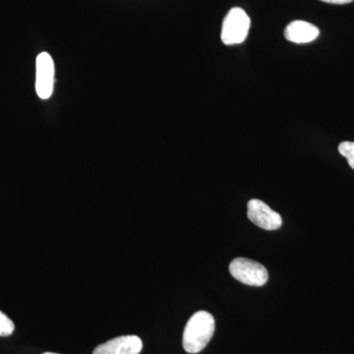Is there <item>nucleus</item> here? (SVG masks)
Here are the masks:
<instances>
[{
    "label": "nucleus",
    "mask_w": 354,
    "mask_h": 354,
    "mask_svg": "<svg viewBox=\"0 0 354 354\" xmlns=\"http://www.w3.org/2000/svg\"><path fill=\"white\" fill-rule=\"evenodd\" d=\"M339 152L348 160V165L354 169V142H342L339 144Z\"/></svg>",
    "instance_id": "1a4fd4ad"
},
{
    "label": "nucleus",
    "mask_w": 354,
    "mask_h": 354,
    "mask_svg": "<svg viewBox=\"0 0 354 354\" xmlns=\"http://www.w3.org/2000/svg\"><path fill=\"white\" fill-rule=\"evenodd\" d=\"M215 333V318L209 312H196L186 324L183 348L186 353H199L208 346Z\"/></svg>",
    "instance_id": "f257e3e1"
},
{
    "label": "nucleus",
    "mask_w": 354,
    "mask_h": 354,
    "mask_svg": "<svg viewBox=\"0 0 354 354\" xmlns=\"http://www.w3.org/2000/svg\"><path fill=\"white\" fill-rule=\"evenodd\" d=\"M143 342L137 335H122L100 344L93 354H139Z\"/></svg>",
    "instance_id": "423d86ee"
},
{
    "label": "nucleus",
    "mask_w": 354,
    "mask_h": 354,
    "mask_svg": "<svg viewBox=\"0 0 354 354\" xmlns=\"http://www.w3.org/2000/svg\"><path fill=\"white\" fill-rule=\"evenodd\" d=\"M44 354H58V353H44Z\"/></svg>",
    "instance_id": "9b49d317"
},
{
    "label": "nucleus",
    "mask_w": 354,
    "mask_h": 354,
    "mask_svg": "<svg viewBox=\"0 0 354 354\" xmlns=\"http://www.w3.org/2000/svg\"><path fill=\"white\" fill-rule=\"evenodd\" d=\"M321 1L330 4H348L354 1V0H321Z\"/></svg>",
    "instance_id": "9d476101"
},
{
    "label": "nucleus",
    "mask_w": 354,
    "mask_h": 354,
    "mask_svg": "<svg viewBox=\"0 0 354 354\" xmlns=\"http://www.w3.org/2000/svg\"><path fill=\"white\" fill-rule=\"evenodd\" d=\"M247 215L249 220L263 230H276L283 225L281 216L261 200L252 199L248 202Z\"/></svg>",
    "instance_id": "39448f33"
},
{
    "label": "nucleus",
    "mask_w": 354,
    "mask_h": 354,
    "mask_svg": "<svg viewBox=\"0 0 354 354\" xmlns=\"http://www.w3.org/2000/svg\"><path fill=\"white\" fill-rule=\"evenodd\" d=\"M230 272L235 279L247 286H262L269 279V274L264 266L246 258H236L232 261Z\"/></svg>",
    "instance_id": "7ed1b4c3"
},
{
    "label": "nucleus",
    "mask_w": 354,
    "mask_h": 354,
    "mask_svg": "<svg viewBox=\"0 0 354 354\" xmlns=\"http://www.w3.org/2000/svg\"><path fill=\"white\" fill-rule=\"evenodd\" d=\"M251 21L245 11L239 7L230 9L223 20L221 38L227 46L243 43L250 29Z\"/></svg>",
    "instance_id": "f03ea898"
},
{
    "label": "nucleus",
    "mask_w": 354,
    "mask_h": 354,
    "mask_svg": "<svg viewBox=\"0 0 354 354\" xmlns=\"http://www.w3.org/2000/svg\"><path fill=\"white\" fill-rule=\"evenodd\" d=\"M37 94L41 100L50 99L55 85V62L48 53H39L37 57Z\"/></svg>",
    "instance_id": "20e7f679"
},
{
    "label": "nucleus",
    "mask_w": 354,
    "mask_h": 354,
    "mask_svg": "<svg viewBox=\"0 0 354 354\" xmlns=\"http://www.w3.org/2000/svg\"><path fill=\"white\" fill-rule=\"evenodd\" d=\"M15 326L13 321L0 311V337H9L13 334Z\"/></svg>",
    "instance_id": "6e6552de"
},
{
    "label": "nucleus",
    "mask_w": 354,
    "mask_h": 354,
    "mask_svg": "<svg viewBox=\"0 0 354 354\" xmlns=\"http://www.w3.org/2000/svg\"><path fill=\"white\" fill-rule=\"evenodd\" d=\"M320 31L316 26L305 21H293L285 30V37L288 41L295 44H308L318 38Z\"/></svg>",
    "instance_id": "0eeeda50"
}]
</instances>
